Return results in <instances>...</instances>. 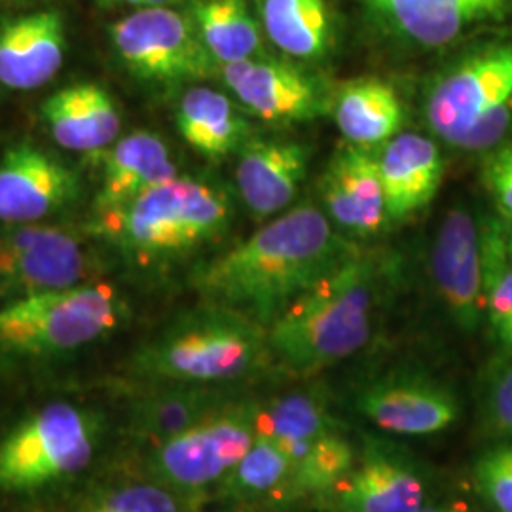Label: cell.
<instances>
[{
  "label": "cell",
  "mask_w": 512,
  "mask_h": 512,
  "mask_svg": "<svg viewBox=\"0 0 512 512\" xmlns=\"http://www.w3.org/2000/svg\"><path fill=\"white\" fill-rule=\"evenodd\" d=\"M355 249L334 230L325 211L300 203L205 260L190 275V285L203 302L239 311L268 329Z\"/></svg>",
  "instance_id": "cell-1"
},
{
  "label": "cell",
  "mask_w": 512,
  "mask_h": 512,
  "mask_svg": "<svg viewBox=\"0 0 512 512\" xmlns=\"http://www.w3.org/2000/svg\"><path fill=\"white\" fill-rule=\"evenodd\" d=\"M384 277L382 256L357 247L268 327L272 361L311 376L359 353L372 336Z\"/></svg>",
  "instance_id": "cell-2"
},
{
  "label": "cell",
  "mask_w": 512,
  "mask_h": 512,
  "mask_svg": "<svg viewBox=\"0 0 512 512\" xmlns=\"http://www.w3.org/2000/svg\"><path fill=\"white\" fill-rule=\"evenodd\" d=\"M272 361L268 329L251 317L203 302L171 319L137 349L129 372L150 384L228 385Z\"/></svg>",
  "instance_id": "cell-3"
},
{
  "label": "cell",
  "mask_w": 512,
  "mask_h": 512,
  "mask_svg": "<svg viewBox=\"0 0 512 512\" xmlns=\"http://www.w3.org/2000/svg\"><path fill=\"white\" fill-rule=\"evenodd\" d=\"M232 203L215 184L181 177L128 203L99 211L95 234L139 268H160L219 241L232 224Z\"/></svg>",
  "instance_id": "cell-4"
},
{
  "label": "cell",
  "mask_w": 512,
  "mask_h": 512,
  "mask_svg": "<svg viewBox=\"0 0 512 512\" xmlns=\"http://www.w3.org/2000/svg\"><path fill=\"white\" fill-rule=\"evenodd\" d=\"M128 317V306L107 283H82L0 304V357L46 361L107 338Z\"/></svg>",
  "instance_id": "cell-5"
},
{
  "label": "cell",
  "mask_w": 512,
  "mask_h": 512,
  "mask_svg": "<svg viewBox=\"0 0 512 512\" xmlns=\"http://www.w3.org/2000/svg\"><path fill=\"white\" fill-rule=\"evenodd\" d=\"M512 44L488 46L440 74L425 97V120L461 150L494 147L511 126Z\"/></svg>",
  "instance_id": "cell-6"
},
{
  "label": "cell",
  "mask_w": 512,
  "mask_h": 512,
  "mask_svg": "<svg viewBox=\"0 0 512 512\" xmlns=\"http://www.w3.org/2000/svg\"><path fill=\"white\" fill-rule=\"evenodd\" d=\"M101 439L99 416L78 404H44L0 437V490L31 494L90 467Z\"/></svg>",
  "instance_id": "cell-7"
},
{
  "label": "cell",
  "mask_w": 512,
  "mask_h": 512,
  "mask_svg": "<svg viewBox=\"0 0 512 512\" xmlns=\"http://www.w3.org/2000/svg\"><path fill=\"white\" fill-rule=\"evenodd\" d=\"M258 403L234 399L181 435L150 448L148 475L177 495L219 486L256 439Z\"/></svg>",
  "instance_id": "cell-8"
},
{
  "label": "cell",
  "mask_w": 512,
  "mask_h": 512,
  "mask_svg": "<svg viewBox=\"0 0 512 512\" xmlns=\"http://www.w3.org/2000/svg\"><path fill=\"white\" fill-rule=\"evenodd\" d=\"M110 40L129 73L147 82H200L220 74L196 23L169 6L139 8L118 19Z\"/></svg>",
  "instance_id": "cell-9"
},
{
  "label": "cell",
  "mask_w": 512,
  "mask_h": 512,
  "mask_svg": "<svg viewBox=\"0 0 512 512\" xmlns=\"http://www.w3.org/2000/svg\"><path fill=\"white\" fill-rule=\"evenodd\" d=\"M92 256L74 232L55 224L0 228V304L88 283Z\"/></svg>",
  "instance_id": "cell-10"
},
{
  "label": "cell",
  "mask_w": 512,
  "mask_h": 512,
  "mask_svg": "<svg viewBox=\"0 0 512 512\" xmlns=\"http://www.w3.org/2000/svg\"><path fill=\"white\" fill-rule=\"evenodd\" d=\"M351 404L378 431L408 439L446 433L461 412L448 385L414 370H395L366 382L355 391Z\"/></svg>",
  "instance_id": "cell-11"
},
{
  "label": "cell",
  "mask_w": 512,
  "mask_h": 512,
  "mask_svg": "<svg viewBox=\"0 0 512 512\" xmlns=\"http://www.w3.org/2000/svg\"><path fill=\"white\" fill-rule=\"evenodd\" d=\"M220 78L239 105L274 126L313 122L332 109L329 86L293 63L258 55L222 65Z\"/></svg>",
  "instance_id": "cell-12"
},
{
  "label": "cell",
  "mask_w": 512,
  "mask_h": 512,
  "mask_svg": "<svg viewBox=\"0 0 512 512\" xmlns=\"http://www.w3.org/2000/svg\"><path fill=\"white\" fill-rule=\"evenodd\" d=\"M80 175L42 148L23 143L0 158V222L35 224L71 207Z\"/></svg>",
  "instance_id": "cell-13"
},
{
  "label": "cell",
  "mask_w": 512,
  "mask_h": 512,
  "mask_svg": "<svg viewBox=\"0 0 512 512\" xmlns=\"http://www.w3.org/2000/svg\"><path fill=\"white\" fill-rule=\"evenodd\" d=\"M420 467L395 446L368 442L327 503L334 512H420L429 503Z\"/></svg>",
  "instance_id": "cell-14"
},
{
  "label": "cell",
  "mask_w": 512,
  "mask_h": 512,
  "mask_svg": "<svg viewBox=\"0 0 512 512\" xmlns=\"http://www.w3.org/2000/svg\"><path fill=\"white\" fill-rule=\"evenodd\" d=\"M385 35L420 48H442L480 23L507 16L512 0H359Z\"/></svg>",
  "instance_id": "cell-15"
},
{
  "label": "cell",
  "mask_w": 512,
  "mask_h": 512,
  "mask_svg": "<svg viewBox=\"0 0 512 512\" xmlns=\"http://www.w3.org/2000/svg\"><path fill=\"white\" fill-rule=\"evenodd\" d=\"M431 272L439 296L463 332H475L486 315L480 230L463 207H454L440 224L431 253Z\"/></svg>",
  "instance_id": "cell-16"
},
{
  "label": "cell",
  "mask_w": 512,
  "mask_h": 512,
  "mask_svg": "<svg viewBox=\"0 0 512 512\" xmlns=\"http://www.w3.org/2000/svg\"><path fill=\"white\" fill-rule=\"evenodd\" d=\"M321 200L338 228L357 236L378 234L389 222L378 156L357 145L338 150L321 179Z\"/></svg>",
  "instance_id": "cell-17"
},
{
  "label": "cell",
  "mask_w": 512,
  "mask_h": 512,
  "mask_svg": "<svg viewBox=\"0 0 512 512\" xmlns=\"http://www.w3.org/2000/svg\"><path fill=\"white\" fill-rule=\"evenodd\" d=\"M308 148L291 139L258 137L238 150L236 184L239 196L258 220L289 209L306 179Z\"/></svg>",
  "instance_id": "cell-18"
},
{
  "label": "cell",
  "mask_w": 512,
  "mask_h": 512,
  "mask_svg": "<svg viewBox=\"0 0 512 512\" xmlns=\"http://www.w3.org/2000/svg\"><path fill=\"white\" fill-rule=\"evenodd\" d=\"M67 54L63 16L40 10L0 21V86L33 92L61 71Z\"/></svg>",
  "instance_id": "cell-19"
},
{
  "label": "cell",
  "mask_w": 512,
  "mask_h": 512,
  "mask_svg": "<svg viewBox=\"0 0 512 512\" xmlns=\"http://www.w3.org/2000/svg\"><path fill=\"white\" fill-rule=\"evenodd\" d=\"M40 114L55 143L71 152L93 154L109 150L122 129V116L114 97L92 82L52 93Z\"/></svg>",
  "instance_id": "cell-20"
},
{
  "label": "cell",
  "mask_w": 512,
  "mask_h": 512,
  "mask_svg": "<svg viewBox=\"0 0 512 512\" xmlns=\"http://www.w3.org/2000/svg\"><path fill=\"white\" fill-rule=\"evenodd\" d=\"M387 219L404 220L433 202L444 162L433 139L420 133H399L378 154Z\"/></svg>",
  "instance_id": "cell-21"
},
{
  "label": "cell",
  "mask_w": 512,
  "mask_h": 512,
  "mask_svg": "<svg viewBox=\"0 0 512 512\" xmlns=\"http://www.w3.org/2000/svg\"><path fill=\"white\" fill-rule=\"evenodd\" d=\"M129 406V431L150 448L181 435L234 401L224 385L154 384Z\"/></svg>",
  "instance_id": "cell-22"
},
{
  "label": "cell",
  "mask_w": 512,
  "mask_h": 512,
  "mask_svg": "<svg viewBox=\"0 0 512 512\" xmlns=\"http://www.w3.org/2000/svg\"><path fill=\"white\" fill-rule=\"evenodd\" d=\"M177 175V165L162 137L150 131L129 133L107 150L95 213L120 207Z\"/></svg>",
  "instance_id": "cell-23"
},
{
  "label": "cell",
  "mask_w": 512,
  "mask_h": 512,
  "mask_svg": "<svg viewBox=\"0 0 512 512\" xmlns=\"http://www.w3.org/2000/svg\"><path fill=\"white\" fill-rule=\"evenodd\" d=\"M334 122L349 145L374 147L401 133L404 107L399 93L380 78H355L332 93Z\"/></svg>",
  "instance_id": "cell-24"
},
{
  "label": "cell",
  "mask_w": 512,
  "mask_h": 512,
  "mask_svg": "<svg viewBox=\"0 0 512 512\" xmlns=\"http://www.w3.org/2000/svg\"><path fill=\"white\" fill-rule=\"evenodd\" d=\"M217 495L238 505H291L300 499L293 459L275 440L256 435L245 456L220 480Z\"/></svg>",
  "instance_id": "cell-25"
},
{
  "label": "cell",
  "mask_w": 512,
  "mask_h": 512,
  "mask_svg": "<svg viewBox=\"0 0 512 512\" xmlns=\"http://www.w3.org/2000/svg\"><path fill=\"white\" fill-rule=\"evenodd\" d=\"M175 122L186 145L209 160L226 158L249 141V124L234 101L207 86L183 93Z\"/></svg>",
  "instance_id": "cell-26"
},
{
  "label": "cell",
  "mask_w": 512,
  "mask_h": 512,
  "mask_svg": "<svg viewBox=\"0 0 512 512\" xmlns=\"http://www.w3.org/2000/svg\"><path fill=\"white\" fill-rule=\"evenodd\" d=\"M266 37L298 61H321L332 46L329 0H260Z\"/></svg>",
  "instance_id": "cell-27"
},
{
  "label": "cell",
  "mask_w": 512,
  "mask_h": 512,
  "mask_svg": "<svg viewBox=\"0 0 512 512\" xmlns=\"http://www.w3.org/2000/svg\"><path fill=\"white\" fill-rule=\"evenodd\" d=\"M344 431L329 401L317 389H298L258 403L256 435L268 437L283 448Z\"/></svg>",
  "instance_id": "cell-28"
},
{
  "label": "cell",
  "mask_w": 512,
  "mask_h": 512,
  "mask_svg": "<svg viewBox=\"0 0 512 512\" xmlns=\"http://www.w3.org/2000/svg\"><path fill=\"white\" fill-rule=\"evenodd\" d=\"M190 18L219 67L262 55L260 27L247 0H194Z\"/></svg>",
  "instance_id": "cell-29"
},
{
  "label": "cell",
  "mask_w": 512,
  "mask_h": 512,
  "mask_svg": "<svg viewBox=\"0 0 512 512\" xmlns=\"http://www.w3.org/2000/svg\"><path fill=\"white\" fill-rule=\"evenodd\" d=\"M283 450L293 459L300 499L321 501H327L338 484L351 473L359 456L346 431L330 433L321 439L287 446Z\"/></svg>",
  "instance_id": "cell-30"
},
{
  "label": "cell",
  "mask_w": 512,
  "mask_h": 512,
  "mask_svg": "<svg viewBox=\"0 0 512 512\" xmlns=\"http://www.w3.org/2000/svg\"><path fill=\"white\" fill-rule=\"evenodd\" d=\"M480 499L494 512H512V439L488 448L473 467Z\"/></svg>",
  "instance_id": "cell-31"
},
{
  "label": "cell",
  "mask_w": 512,
  "mask_h": 512,
  "mask_svg": "<svg viewBox=\"0 0 512 512\" xmlns=\"http://www.w3.org/2000/svg\"><path fill=\"white\" fill-rule=\"evenodd\" d=\"M480 408L490 431L512 439V351H503L488 368L480 389Z\"/></svg>",
  "instance_id": "cell-32"
},
{
  "label": "cell",
  "mask_w": 512,
  "mask_h": 512,
  "mask_svg": "<svg viewBox=\"0 0 512 512\" xmlns=\"http://www.w3.org/2000/svg\"><path fill=\"white\" fill-rule=\"evenodd\" d=\"M179 495L160 484H133L101 495L80 512H181Z\"/></svg>",
  "instance_id": "cell-33"
},
{
  "label": "cell",
  "mask_w": 512,
  "mask_h": 512,
  "mask_svg": "<svg viewBox=\"0 0 512 512\" xmlns=\"http://www.w3.org/2000/svg\"><path fill=\"white\" fill-rule=\"evenodd\" d=\"M484 302L499 346L503 351H512V264L484 281Z\"/></svg>",
  "instance_id": "cell-34"
},
{
  "label": "cell",
  "mask_w": 512,
  "mask_h": 512,
  "mask_svg": "<svg viewBox=\"0 0 512 512\" xmlns=\"http://www.w3.org/2000/svg\"><path fill=\"white\" fill-rule=\"evenodd\" d=\"M486 181L499 209L512 219V160L499 150L486 169Z\"/></svg>",
  "instance_id": "cell-35"
},
{
  "label": "cell",
  "mask_w": 512,
  "mask_h": 512,
  "mask_svg": "<svg viewBox=\"0 0 512 512\" xmlns=\"http://www.w3.org/2000/svg\"><path fill=\"white\" fill-rule=\"evenodd\" d=\"M177 0H101L103 6H118V4H128L135 8H158V6H169Z\"/></svg>",
  "instance_id": "cell-36"
},
{
  "label": "cell",
  "mask_w": 512,
  "mask_h": 512,
  "mask_svg": "<svg viewBox=\"0 0 512 512\" xmlns=\"http://www.w3.org/2000/svg\"><path fill=\"white\" fill-rule=\"evenodd\" d=\"M420 512H473L463 503H427Z\"/></svg>",
  "instance_id": "cell-37"
},
{
  "label": "cell",
  "mask_w": 512,
  "mask_h": 512,
  "mask_svg": "<svg viewBox=\"0 0 512 512\" xmlns=\"http://www.w3.org/2000/svg\"><path fill=\"white\" fill-rule=\"evenodd\" d=\"M507 245H509V256H511V260H512V232H511V236H509V238H507Z\"/></svg>",
  "instance_id": "cell-38"
}]
</instances>
